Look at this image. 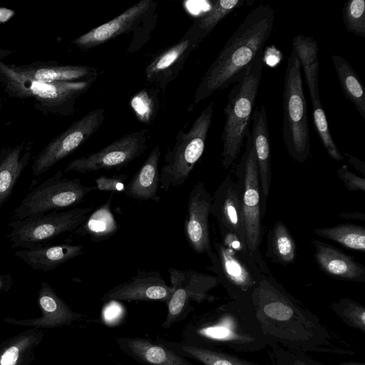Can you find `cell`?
Masks as SVG:
<instances>
[{"mask_svg":"<svg viewBox=\"0 0 365 365\" xmlns=\"http://www.w3.org/2000/svg\"><path fill=\"white\" fill-rule=\"evenodd\" d=\"M247 295L251 304L250 314L267 344L278 342L297 354H354L336 346L319 320L300 307L270 275L263 274Z\"/></svg>","mask_w":365,"mask_h":365,"instance_id":"6da1fadb","label":"cell"},{"mask_svg":"<svg viewBox=\"0 0 365 365\" xmlns=\"http://www.w3.org/2000/svg\"><path fill=\"white\" fill-rule=\"evenodd\" d=\"M274 19V11L269 4H259L247 14L201 78L189 111L238 81L258 51L264 48Z\"/></svg>","mask_w":365,"mask_h":365,"instance_id":"7a4b0ae2","label":"cell"},{"mask_svg":"<svg viewBox=\"0 0 365 365\" xmlns=\"http://www.w3.org/2000/svg\"><path fill=\"white\" fill-rule=\"evenodd\" d=\"M263 66L264 48H262L228 94L224 108L225 123L221 135V161L225 170L230 168L236 160L245 140L250 135V125Z\"/></svg>","mask_w":365,"mask_h":365,"instance_id":"3957f363","label":"cell"},{"mask_svg":"<svg viewBox=\"0 0 365 365\" xmlns=\"http://www.w3.org/2000/svg\"><path fill=\"white\" fill-rule=\"evenodd\" d=\"M95 81L43 83L15 71L0 61V86L11 98L30 100L44 115L68 116L75 113L76 103Z\"/></svg>","mask_w":365,"mask_h":365,"instance_id":"277c9868","label":"cell"},{"mask_svg":"<svg viewBox=\"0 0 365 365\" xmlns=\"http://www.w3.org/2000/svg\"><path fill=\"white\" fill-rule=\"evenodd\" d=\"M246 319L240 321L237 315L228 312L227 305L219 307L214 313L189 323L182 331V341L208 349L222 344L237 351L262 348L267 340L259 329H246L257 326L251 316L244 324Z\"/></svg>","mask_w":365,"mask_h":365,"instance_id":"5b68a950","label":"cell"},{"mask_svg":"<svg viewBox=\"0 0 365 365\" xmlns=\"http://www.w3.org/2000/svg\"><path fill=\"white\" fill-rule=\"evenodd\" d=\"M283 140L289 155L304 163L310 154L307 101L302 86L301 66L292 50L287 58L282 95Z\"/></svg>","mask_w":365,"mask_h":365,"instance_id":"8992f818","label":"cell"},{"mask_svg":"<svg viewBox=\"0 0 365 365\" xmlns=\"http://www.w3.org/2000/svg\"><path fill=\"white\" fill-rule=\"evenodd\" d=\"M214 102L211 101L195 120L190 129L180 130L172 148L164 157V165L160 172V187L168 191L182 186L202 157L207 133L211 125Z\"/></svg>","mask_w":365,"mask_h":365,"instance_id":"52a82bcc","label":"cell"},{"mask_svg":"<svg viewBox=\"0 0 365 365\" xmlns=\"http://www.w3.org/2000/svg\"><path fill=\"white\" fill-rule=\"evenodd\" d=\"M235 174L240 190L247 247L261 272L270 275L259 251L262 195L255 151L250 135L245 141V150L236 166Z\"/></svg>","mask_w":365,"mask_h":365,"instance_id":"ba28073f","label":"cell"},{"mask_svg":"<svg viewBox=\"0 0 365 365\" xmlns=\"http://www.w3.org/2000/svg\"><path fill=\"white\" fill-rule=\"evenodd\" d=\"M157 7L158 3L154 0H142L113 19L73 39L71 43L81 49L86 50L120 35L133 33L128 51L135 52L148 41L156 26Z\"/></svg>","mask_w":365,"mask_h":365,"instance_id":"9c48e42d","label":"cell"},{"mask_svg":"<svg viewBox=\"0 0 365 365\" xmlns=\"http://www.w3.org/2000/svg\"><path fill=\"white\" fill-rule=\"evenodd\" d=\"M92 206L55 211L12 220L8 237L13 248L30 250L48 245L60 235L74 232L87 219Z\"/></svg>","mask_w":365,"mask_h":365,"instance_id":"30bf717a","label":"cell"},{"mask_svg":"<svg viewBox=\"0 0 365 365\" xmlns=\"http://www.w3.org/2000/svg\"><path fill=\"white\" fill-rule=\"evenodd\" d=\"M95 187L82 184L79 178L69 179L58 171L34 187L13 212L12 220L58 211L79 204Z\"/></svg>","mask_w":365,"mask_h":365,"instance_id":"8fae6325","label":"cell"},{"mask_svg":"<svg viewBox=\"0 0 365 365\" xmlns=\"http://www.w3.org/2000/svg\"><path fill=\"white\" fill-rule=\"evenodd\" d=\"M168 273L173 292L167 303L166 317L161 325L163 329L184 320L193 309L191 302L215 301L217 298L209 292L220 284L216 276L192 269L169 268Z\"/></svg>","mask_w":365,"mask_h":365,"instance_id":"7c38bea8","label":"cell"},{"mask_svg":"<svg viewBox=\"0 0 365 365\" xmlns=\"http://www.w3.org/2000/svg\"><path fill=\"white\" fill-rule=\"evenodd\" d=\"M149 130L126 134L101 150L71 160L64 173H86L102 170H120L140 157L148 148Z\"/></svg>","mask_w":365,"mask_h":365,"instance_id":"4fadbf2b","label":"cell"},{"mask_svg":"<svg viewBox=\"0 0 365 365\" xmlns=\"http://www.w3.org/2000/svg\"><path fill=\"white\" fill-rule=\"evenodd\" d=\"M105 109L98 108L75 121L65 131L52 139L36 155L31 170L39 176L72 154L101 128Z\"/></svg>","mask_w":365,"mask_h":365,"instance_id":"5bb4252c","label":"cell"},{"mask_svg":"<svg viewBox=\"0 0 365 365\" xmlns=\"http://www.w3.org/2000/svg\"><path fill=\"white\" fill-rule=\"evenodd\" d=\"M210 259L212 265L207 269L216 274L220 283L235 299L247 294L264 274L253 259L241 256L220 242L214 243Z\"/></svg>","mask_w":365,"mask_h":365,"instance_id":"9a60e30c","label":"cell"},{"mask_svg":"<svg viewBox=\"0 0 365 365\" xmlns=\"http://www.w3.org/2000/svg\"><path fill=\"white\" fill-rule=\"evenodd\" d=\"M202 39L190 28L176 43L159 53L145 68L147 82L165 92Z\"/></svg>","mask_w":365,"mask_h":365,"instance_id":"2e32d148","label":"cell"},{"mask_svg":"<svg viewBox=\"0 0 365 365\" xmlns=\"http://www.w3.org/2000/svg\"><path fill=\"white\" fill-rule=\"evenodd\" d=\"M212 200L202 182L194 185L188 195L183 225L184 234L191 249L197 254H206L209 257L213 254L209 230Z\"/></svg>","mask_w":365,"mask_h":365,"instance_id":"e0dca14e","label":"cell"},{"mask_svg":"<svg viewBox=\"0 0 365 365\" xmlns=\"http://www.w3.org/2000/svg\"><path fill=\"white\" fill-rule=\"evenodd\" d=\"M173 289L156 270H138L135 275L111 288L101 297L103 302H162L168 303Z\"/></svg>","mask_w":365,"mask_h":365,"instance_id":"ac0fdd59","label":"cell"},{"mask_svg":"<svg viewBox=\"0 0 365 365\" xmlns=\"http://www.w3.org/2000/svg\"><path fill=\"white\" fill-rule=\"evenodd\" d=\"M210 214L217 221L220 230L236 234L246 243L239 185L229 174L215 190Z\"/></svg>","mask_w":365,"mask_h":365,"instance_id":"d6986e66","label":"cell"},{"mask_svg":"<svg viewBox=\"0 0 365 365\" xmlns=\"http://www.w3.org/2000/svg\"><path fill=\"white\" fill-rule=\"evenodd\" d=\"M116 344L123 352L143 365H194L163 344L160 339L123 336L116 339Z\"/></svg>","mask_w":365,"mask_h":365,"instance_id":"ffe728a7","label":"cell"},{"mask_svg":"<svg viewBox=\"0 0 365 365\" xmlns=\"http://www.w3.org/2000/svg\"><path fill=\"white\" fill-rule=\"evenodd\" d=\"M17 73L43 83L96 81L99 73L87 66L61 65L56 62L36 61L21 66L10 65Z\"/></svg>","mask_w":365,"mask_h":365,"instance_id":"44dd1931","label":"cell"},{"mask_svg":"<svg viewBox=\"0 0 365 365\" xmlns=\"http://www.w3.org/2000/svg\"><path fill=\"white\" fill-rule=\"evenodd\" d=\"M252 121L250 135L252 138L257 163L262 195V215H264L272 177L269 131L267 111L264 106L253 110Z\"/></svg>","mask_w":365,"mask_h":365,"instance_id":"7402d4cb","label":"cell"},{"mask_svg":"<svg viewBox=\"0 0 365 365\" xmlns=\"http://www.w3.org/2000/svg\"><path fill=\"white\" fill-rule=\"evenodd\" d=\"M312 244L315 261L325 274L337 280L365 282V267L354 258L323 242L313 240Z\"/></svg>","mask_w":365,"mask_h":365,"instance_id":"603a6c76","label":"cell"},{"mask_svg":"<svg viewBox=\"0 0 365 365\" xmlns=\"http://www.w3.org/2000/svg\"><path fill=\"white\" fill-rule=\"evenodd\" d=\"M31 156V145L25 142L0 150V210L10 198Z\"/></svg>","mask_w":365,"mask_h":365,"instance_id":"cb8c5ba5","label":"cell"},{"mask_svg":"<svg viewBox=\"0 0 365 365\" xmlns=\"http://www.w3.org/2000/svg\"><path fill=\"white\" fill-rule=\"evenodd\" d=\"M161 151L159 145L155 146L143 164L125 185L124 193L138 201H160L158 195L160 186L159 161Z\"/></svg>","mask_w":365,"mask_h":365,"instance_id":"d4e9b609","label":"cell"},{"mask_svg":"<svg viewBox=\"0 0 365 365\" xmlns=\"http://www.w3.org/2000/svg\"><path fill=\"white\" fill-rule=\"evenodd\" d=\"M83 245L59 244L19 250L14 255L34 270L49 272L84 253Z\"/></svg>","mask_w":365,"mask_h":365,"instance_id":"484cf974","label":"cell"},{"mask_svg":"<svg viewBox=\"0 0 365 365\" xmlns=\"http://www.w3.org/2000/svg\"><path fill=\"white\" fill-rule=\"evenodd\" d=\"M38 302L43 316L31 321L30 324L33 326L50 327L69 324L82 317L81 314L72 311L47 282H42L40 284Z\"/></svg>","mask_w":365,"mask_h":365,"instance_id":"4316f807","label":"cell"},{"mask_svg":"<svg viewBox=\"0 0 365 365\" xmlns=\"http://www.w3.org/2000/svg\"><path fill=\"white\" fill-rule=\"evenodd\" d=\"M292 46L301 68H302L312 102L321 101L319 90V63L317 41L312 36L298 34L292 39Z\"/></svg>","mask_w":365,"mask_h":365,"instance_id":"83f0119b","label":"cell"},{"mask_svg":"<svg viewBox=\"0 0 365 365\" xmlns=\"http://www.w3.org/2000/svg\"><path fill=\"white\" fill-rule=\"evenodd\" d=\"M113 195L111 193L107 200L89 215L73 233L88 236L96 242L107 240L115 235L119 229V225L111 211Z\"/></svg>","mask_w":365,"mask_h":365,"instance_id":"f1b7e54d","label":"cell"},{"mask_svg":"<svg viewBox=\"0 0 365 365\" xmlns=\"http://www.w3.org/2000/svg\"><path fill=\"white\" fill-rule=\"evenodd\" d=\"M163 344L176 353L190 358L202 365H264L240 359L216 349L189 344L182 341H170L160 339Z\"/></svg>","mask_w":365,"mask_h":365,"instance_id":"f546056e","label":"cell"},{"mask_svg":"<svg viewBox=\"0 0 365 365\" xmlns=\"http://www.w3.org/2000/svg\"><path fill=\"white\" fill-rule=\"evenodd\" d=\"M331 58L343 93L365 120V91L360 78L344 57L332 55Z\"/></svg>","mask_w":365,"mask_h":365,"instance_id":"4dcf8cb0","label":"cell"},{"mask_svg":"<svg viewBox=\"0 0 365 365\" xmlns=\"http://www.w3.org/2000/svg\"><path fill=\"white\" fill-rule=\"evenodd\" d=\"M267 256L272 261L286 265L296 257V244L287 226L278 220L269 234Z\"/></svg>","mask_w":365,"mask_h":365,"instance_id":"1f68e13d","label":"cell"},{"mask_svg":"<svg viewBox=\"0 0 365 365\" xmlns=\"http://www.w3.org/2000/svg\"><path fill=\"white\" fill-rule=\"evenodd\" d=\"M314 233L334 241L351 250L365 252V228L354 224H339L330 227L315 228Z\"/></svg>","mask_w":365,"mask_h":365,"instance_id":"d6a6232c","label":"cell"},{"mask_svg":"<svg viewBox=\"0 0 365 365\" xmlns=\"http://www.w3.org/2000/svg\"><path fill=\"white\" fill-rule=\"evenodd\" d=\"M244 4L243 0L215 1L210 9L197 18L190 28L203 40L225 17Z\"/></svg>","mask_w":365,"mask_h":365,"instance_id":"836d02e7","label":"cell"},{"mask_svg":"<svg viewBox=\"0 0 365 365\" xmlns=\"http://www.w3.org/2000/svg\"><path fill=\"white\" fill-rule=\"evenodd\" d=\"M159 89L156 87L143 88L135 93L130 100V106L140 123H152L160 108Z\"/></svg>","mask_w":365,"mask_h":365,"instance_id":"e575fe53","label":"cell"},{"mask_svg":"<svg viewBox=\"0 0 365 365\" xmlns=\"http://www.w3.org/2000/svg\"><path fill=\"white\" fill-rule=\"evenodd\" d=\"M312 104L313 123L324 147L331 159L341 160L344 157L339 152L332 138L321 101L312 102Z\"/></svg>","mask_w":365,"mask_h":365,"instance_id":"d590c367","label":"cell"},{"mask_svg":"<svg viewBox=\"0 0 365 365\" xmlns=\"http://www.w3.org/2000/svg\"><path fill=\"white\" fill-rule=\"evenodd\" d=\"M332 310L347 325L365 331V307L352 299L344 298L331 304Z\"/></svg>","mask_w":365,"mask_h":365,"instance_id":"8d00e7d4","label":"cell"},{"mask_svg":"<svg viewBox=\"0 0 365 365\" xmlns=\"http://www.w3.org/2000/svg\"><path fill=\"white\" fill-rule=\"evenodd\" d=\"M342 19L346 31L365 38V1L349 0L342 9Z\"/></svg>","mask_w":365,"mask_h":365,"instance_id":"74e56055","label":"cell"},{"mask_svg":"<svg viewBox=\"0 0 365 365\" xmlns=\"http://www.w3.org/2000/svg\"><path fill=\"white\" fill-rule=\"evenodd\" d=\"M34 341L31 336H24L5 349L0 355V365H17Z\"/></svg>","mask_w":365,"mask_h":365,"instance_id":"f35d334b","label":"cell"},{"mask_svg":"<svg viewBox=\"0 0 365 365\" xmlns=\"http://www.w3.org/2000/svg\"><path fill=\"white\" fill-rule=\"evenodd\" d=\"M128 178L126 174H116L112 176L101 175L95 179L96 190L105 192H124L125 182Z\"/></svg>","mask_w":365,"mask_h":365,"instance_id":"ab89813d","label":"cell"},{"mask_svg":"<svg viewBox=\"0 0 365 365\" xmlns=\"http://www.w3.org/2000/svg\"><path fill=\"white\" fill-rule=\"evenodd\" d=\"M336 174L348 190L365 192V179L352 173L346 165L339 168Z\"/></svg>","mask_w":365,"mask_h":365,"instance_id":"60d3db41","label":"cell"},{"mask_svg":"<svg viewBox=\"0 0 365 365\" xmlns=\"http://www.w3.org/2000/svg\"><path fill=\"white\" fill-rule=\"evenodd\" d=\"M220 234L222 240V243L225 247L232 249L244 257L253 259L247 247L246 243L236 234L225 230L220 231Z\"/></svg>","mask_w":365,"mask_h":365,"instance_id":"b9f144b4","label":"cell"},{"mask_svg":"<svg viewBox=\"0 0 365 365\" xmlns=\"http://www.w3.org/2000/svg\"><path fill=\"white\" fill-rule=\"evenodd\" d=\"M294 365H322L303 354L287 353Z\"/></svg>","mask_w":365,"mask_h":365,"instance_id":"7bdbcfd3","label":"cell"},{"mask_svg":"<svg viewBox=\"0 0 365 365\" xmlns=\"http://www.w3.org/2000/svg\"><path fill=\"white\" fill-rule=\"evenodd\" d=\"M272 359L274 361L273 365H294L290 360L288 354L281 351L280 350L274 349L272 353Z\"/></svg>","mask_w":365,"mask_h":365,"instance_id":"ee69618b","label":"cell"},{"mask_svg":"<svg viewBox=\"0 0 365 365\" xmlns=\"http://www.w3.org/2000/svg\"><path fill=\"white\" fill-rule=\"evenodd\" d=\"M344 156L346 158L349 163L356 170L360 172L362 175H365V164L359 158L351 155L346 153H344Z\"/></svg>","mask_w":365,"mask_h":365,"instance_id":"f6af8a7d","label":"cell"},{"mask_svg":"<svg viewBox=\"0 0 365 365\" xmlns=\"http://www.w3.org/2000/svg\"><path fill=\"white\" fill-rule=\"evenodd\" d=\"M13 283V278L10 273H0V293L9 289Z\"/></svg>","mask_w":365,"mask_h":365,"instance_id":"bcb514c9","label":"cell"},{"mask_svg":"<svg viewBox=\"0 0 365 365\" xmlns=\"http://www.w3.org/2000/svg\"><path fill=\"white\" fill-rule=\"evenodd\" d=\"M340 218L344 220H359L365 221V215L363 212L354 211V212H342L339 214Z\"/></svg>","mask_w":365,"mask_h":365,"instance_id":"7dc6e473","label":"cell"},{"mask_svg":"<svg viewBox=\"0 0 365 365\" xmlns=\"http://www.w3.org/2000/svg\"><path fill=\"white\" fill-rule=\"evenodd\" d=\"M13 53L12 51L10 50H4L0 49V61H2V59L6 58L9 55H11Z\"/></svg>","mask_w":365,"mask_h":365,"instance_id":"c3c4849f","label":"cell"},{"mask_svg":"<svg viewBox=\"0 0 365 365\" xmlns=\"http://www.w3.org/2000/svg\"><path fill=\"white\" fill-rule=\"evenodd\" d=\"M339 365H365L364 363L355 361H346L340 363Z\"/></svg>","mask_w":365,"mask_h":365,"instance_id":"681fc988","label":"cell"},{"mask_svg":"<svg viewBox=\"0 0 365 365\" xmlns=\"http://www.w3.org/2000/svg\"><path fill=\"white\" fill-rule=\"evenodd\" d=\"M1 100H0V110H1ZM1 117H0V121H1Z\"/></svg>","mask_w":365,"mask_h":365,"instance_id":"f907efd6","label":"cell"},{"mask_svg":"<svg viewBox=\"0 0 365 365\" xmlns=\"http://www.w3.org/2000/svg\"><path fill=\"white\" fill-rule=\"evenodd\" d=\"M117 365H128V364H123L118 363Z\"/></svg>","mask_w":365,"mask_h":365,"instance_id":"816d5d0a","label":"cell"}]
</instances>
